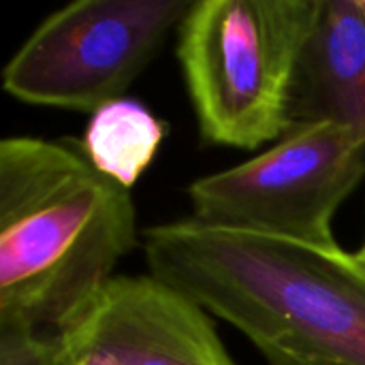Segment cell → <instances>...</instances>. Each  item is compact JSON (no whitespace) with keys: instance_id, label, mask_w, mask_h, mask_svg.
Here are the masks:
<instances>
[{"instance_id":"cell-1","label":"cell","mask_w":365,"mask_h":365,"mask_svg":"<svg viewBox=\"0 0 365 365\" xmlns=\"http://www.w3.org/2000/svg\"><path fill=\"white\" fill-rule=\"evenodd\" d=\"M154 278L242 331L269 365H365V265L340 246L207 227H148Z\"/></svg>"},{"instance_id":"cell-2","label":"cell","mask_w":365,"mask_h":365,"mask_svg":"<svg viewBox=\"0 0 365 365\" xmlns=\"http://www.w3.org/2000/svg\"><path fill=\"white\" fill-rule=\"evenodd\" d=\"M130 190L73 139L0 141V329L75 325L137 246Z\"/></svg>"},{"instance_id":"cell-3","label":"cell","mask_w":365,"mask_h":365,"mask_svg":"<svg viewBox=\"0 0 365 365\" xmlns=\"http://www.w3.org/2000/svg\"><path fill=\"white\" fill-rule=\"evenodd\" d=\"M319 0H199L178 26V60L203 141L257 150L291 128L302 49Z\"/></svg>"},{"instance_id":"cell-4","label":"cell","mask_w":365,"mask_h":365,"mask_svg":"<svg viewBox=\"0 0 365 365\" xmlns=\"http://www.w3.org/2000/svg\"><path fill=\"white\" fill-rule=\"evenodd\" d=\"M365 178V135L297 124L269 150L188 186L195 220L310 246H338L334 218Z\"/></svg>"},{"instance_id":"cell-5","label":"cell","mask_w":365,"mask_h":365,"mask_svg":"<svg viewBox=\"0 0 365 365\" xmlns=\"http://www.w3.org/2000/svg\"><path fill=\"white\" fill-rule=\"evenodd\" d=\"M190 0H75L47 15L2 71L13 98L90 111L122 98Z\"/></svg>"},{"instance_id":"cell-6","label":"cell","mask_w":365,"mask_h":365,"mask_svg":"<svg viewBox=\"0 0 365 365\" xmlns=\"http://www.w3.org/2000/svg\"><path fill=\"white\" fill-rule=\"evenodd\" d=\"M71 327L122 365H235L210 312L152 274L115 276Z\"/></svg>"},{"instance_id":"cell-7","label":"cell","mask_w":365,"mask_h":365,"mask_svg":"<svg viewBox=\"0 0 365 365\" xmlns=\"http://www.w3.org/2000/svg\"><path fill=\"white\" fill-rule=\"evenodd\" d=\"M291 122H334L365 135V6L361 0H319L299 56Z\"/></svg>"},{"instance_id":"cell-8","label":"cell","mask_w":365,"mask_h":365,"mask_svg":"<svg viewBox=\"0 0 365 365\" xmlns=\"http://www.w3.org/2000/svg\"><path fill=\"white\" fill-rule=\"evenodd\" d=\"M163 139L165 124L139 101L122 96L90 115L79 143L96 171L130 190L154 163Z\"/></svg>"},{"instance_id":"cell-9","label":"cell","mask_w":365,"mask_h":365,"mask_svg":"<svg viewBox=\"0 0 365 365\" xmlns=\"http://www.w3.org/2000/svg\"><path fill=\"white\" fill-rule=\"evenodd\" d=\"M0 365H58V334L0 329Z\"/></svg>"},{"instance_id":"cell-10","label":"cell","mask_w":365,"mask_h":365,"mask_svg":"<svg viewBox=\"0 0 365 365\" xmlns=\"http://www.w3.org/2000/svg\"><path fill=\"white\" fill-rule=\"evenodd\" d=\"M58 365H122L109 351L68 327L58 334Z\"/></svg>"},{"instance_id":"cell-11","label":"cell","mask_w":365,"mask_h":365,"mask_svg":"<svg viewBox=\"0 0 365 365\" xmlns=\"http://www.w3.org/2000/svg\"><path fill=\"white\" fill-rule=\"evenodd\" d=\"M355 255H357V259H359V261L365 265V242H364V246L359 248V252H355Z\"/></svg>"},{"instance_id":"cell-12","label":"cell","mask_w":365,"mask_h":365,"mask_svg":"<svg viewBox=\"0 0 365 365\" xmlns=\"http://www.w3.org/2000/svg\"><path fill=\"white\" fill-rule=\"evenodd\" d=\"M361 2H364V6H365V0H361Z\"/></svg>"}]
</instances>
